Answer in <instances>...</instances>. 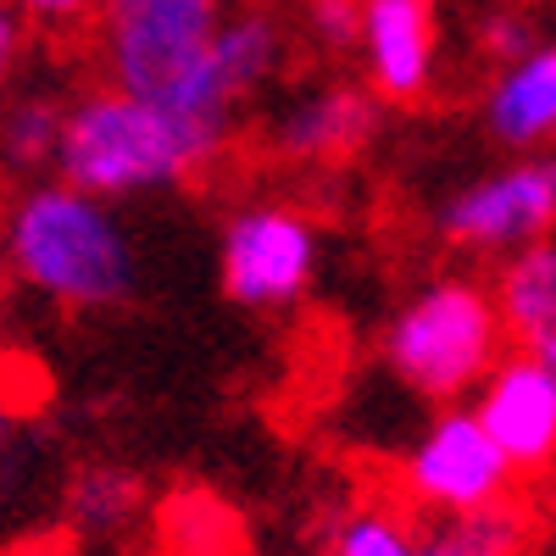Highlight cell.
I'll return each instance as SVG.
<instances>
[{"label": "cell", "instance_id": "6da1fadb", "mask_svg": "<svg viewBox=\"0 0 556 556\" xmlns=\"http://www.w3.org/2000/svg\"><path fill=\"white\" fill-rule=\"evenodd\" d=\"M223 117H190L156 106L146 96L128 89H96L67 106V128H62V151H56V173L62 184L101 201H123V195H146V190H173V184L201 178L223 146H228Z\"/></svg>", "mask_w": 556, "mask_h": 556}, {"label": "cell", "instance_id": "7a4b0ae2", "mask_svg": "<svg viewBox=\"0 0 556 556\" xmlns=\"http://www.w3.org/2000/svg\"><path fill=\"white\" fill-rule=\"evenodd\" d=\"M0 262L23 290L96 312L134 295V245L112 201L84 195L73 184H39L0 217Z\"/></svg>", "mask_w": 556, "mask_h": 556}, {"label": "cell", "instance_id": "3957f363", "mask_svg": "<svg viewBox=\"0 0 556 556\" xmlns=\"http://www.w3.org/2000/svg\"><path fill=\"white\" fill-rule=\"evenodd\" d=\"M223 0H101L96 39L112 89L146 96L190 117H235V101L212 73Z\"/></svg>", "mask_w": 556, "mask_h": 556}, {"label": "cell", "instance_id": "277c9868", "mask_svg": "<svg viewBox=\"0 0 556 556\" xmlns=\"http://www.w3.org/2000/svg\"><path fill=\"white\" fill-rule=\"evenodd\" d=\"M501 306L473 278H434L384 329V362L429 401H462L506 356Z\"/></svg>", "mask_w": 556, "mask_h": 556}, {"label": "cell", "instance_id": "5b68a950", "mask_svg": "<svg viewBox=\"0 0 556 556\" xmlns=\"http://www.w3.org/2000/svg\"><path fill=\"white\" fill-rule=\"evenodd\" d=\"M513 473L518 468L484 434L473 406L440 412L434 424L417 434V445L406 451V462H401L406 501L424 506V513H445V518H468V513H484V506L506 501Z\"/></svg>", "mask_w": 556, "mask_h": 556}, {"label": "cell", "instance_id": "8992f818", "mask_svg": "<svg viewBox=\"0 0 556 556\" xmlns=\"http://www.w3.org/2000/svg\"><path fill=\"white\" fill-rule=\"evenodd\" d=\"M317 273V223L285 201H251L223 228V290L251 312L295 306Z\"/></svg>", "mask_w": 556, "mask_h": 556}, {"label": "cell", "instance_id": "52a82bcc", "mask_svg": "<svg viewBox=\"0 0 556 556\" xmlns=\"http://www.w3.org/2000/svg\"><path fill=\"white\" fill-rule=\"evenodd\" d=\"M445 240L468 251L513 256L534 240H551L556 228V156H518L501 173L468 184L451 206L440 212Z\"/></svg>", "mask_w": 556, "mask_h": 556}, {"label": "cell", "instance_id": "ba28073f", "mask_svg": "<svg viewBox=\"0 0 556 556\" xmlns=\"http://www.w3.org/2000/svg\"><path fill=\"white\" fill-rule=\"evenodd\" d=\"M473 417L518 473H540L556 462V374L540 356H501L473 395Z\"/></svg>", "mask_w": 556, "mask_h": 556}, {"label": "cell", "instance_id": "9c48e42d", "mask_svg": "<svg viewBox=\"0 0 556 556\" xmlns=\"http://www.w3.org/2000/svg\"><path fill=\"white\" fill-rule=\"evenodd\" d=\"M362 67L367 89L379 101L412 106L434 89V62H440V34H434V7L429 0H362Z\"/></svg>", "mask_w": 556, "mask_h": 556}, {"label": "cell", "instance_id": "30bf717a", "mask_svg": "<svg viewBox=\"0 0 556 556\" xmlns=\"http://www.w3.org/2000/svg\"><path fill=\"white\" fill-rule=\"evenodd\" d=\"M379 128V96H362L351 84L301 96L273 123V151L290 162H345Z\"/></svg>", "mask_w": 556, "mask_h": 556}, {"label": "cell", "instance_id": "8fae6325", "mask_svg": "<svg viewBox=\"0 0 556 556\" xmlns=\"http://www.w3.org/2000/svg\"><path fill=\"white\" fill-rule=\"evenodd\" d=\"M484 123L501 146L540 151L556 139V39H540L529 56L506 62L484 89Z\"/></svg>", "mask_w": 556, "mask_h": 556}, {"label": "cell", "instance_id": "7c38bea8", "mask_svg": "<svg viewBox=\"0 0 556 556\" xmlns=\"http://www.w3.org/2000/svg\"><path fill=\"white\" fill-rule=\"evenodd\" d=\"M495 306L518 351H540L556 334V240H534L506 256Z\"/></svg>", "mask_w": 556, "mask_h": 556}, {"label": "cell", "instance_id": "4fadbf2b", "mask_svg": "<svg viewBox=\"0 0 556 556\" xmlns=\"http://www.w3.org/2000/svg\"><path fill=\"white\" fill-rule=\"evenodd\" d=\"M285 67V28L267 12H245V17H223L217 39H212V73L228 89V101H245Z\"/></svg>", "mask_w": 556, "mask_h": 556}, {"label": "cell", "instance_id": "5bb4252c", "mask_svg": "<svg viewBox=\"0 0 556 556\" xmlns=\"http://www.w3.org/2000/svg\"><path fill=\"white\" fill-rule=\"evenodd\" d=\"M67 106L51 96H23L0 112V167L7 173H34L45 162H56L62 151Z\"/></svg>", "mask_w": 556, "mask_h": 556}, {"label": "cell", "instance_id": "9a60e30c", "mask_svg": "<svg viewBox=\"0 0 556 556\" xmlns=\"http://www.w3.org/2000/svg\"><path fill=\"white\" fill-rule=\"evenodd\" d=\"M139 501H146V490H139V479L123 473V468H89V473L73 479V495H67L73 523L89 529V534L123 529V523L139 513Z\"/></svg>", "mask_w": 556, "mask_h": 556}, {"label": "cell", "instance_id": "2e32d148", "mask_svg": "<svg viewBox=\"0 0 556 556\" xmlns=\"http://www.w3.org/2000/svg\"><path fill=\"white\" fill-rule=\"evenodd\" d=\"M440 540L451 545V556H523V540H529V523L518 506H484V513H468V518H445Z\"/></svg>", "mask_w": 556, "mask_h": 556}, {"label": "cell", "instance_id": "e0dca14e", "mask_svg": "<svg viewBox=\"0 0 556 556\" xmlns=\"http://www.w3.org/2000/svg\"><path fill=\"white\" fill-rule=\"evenodd\" d=\"M424 540L412 534V523L390 506H362L334 529V551L329 556H417Z\"/></svg>", "mask_w": 556, "mask_h": 556}, {"label": "cell", "instance_id": "ac0fdd59", "mask_svg": "<svg viewBox=\"0 0 556 556\" xmlns=\"http://www.w3.org/2000/svg\"><path fill=\"white\" fill-rule=\"evenodd\" d=\"M306 28L323 51H356L362 39V0H312Z\"/></svg>", "mask_w": 556, "mask_h": 556}, {"label": "cell", "instance_id": "d6986e66", "mask_svg": "<svg viewBox=\"0 0 556 556\" xmlns=\"http://www.w3.org/2000/svg\"><path fill=\"white\" fill-rule=\"evenodd\" d=\"M534 45H540V39H534V23H529L523 12H513V7L490 12L484 28H479V51L495 56L501 67H506V62H518V56H529Z\"/></svg>", "mask_w": 556, "mask_h": 556}, {"label": "cell", "instance_id": "ffe728a7", "mask_svg": "<svg viewBox=\"0 0 556 556\" xmlns=\"http://www.w3.org/2000/svg\"><path fill=\"white\" fill-rule=\"evenodd\" d=\"M12 7H23V17H39V23H78L101 0H12Z\"/></svg>", "mask_w": 556, "mask_h": 556}, {"label": "cell", "instance_id": "44dd1931", "mask_svg": "<svg viewBox=\"0 0 556 556\" xmlns=\"http://www.w3.org/2000/svg\"><path fill=\"white\" fill-rule=\"evenodd\" d=\"M17 56H23V17L12 7H0V84L12 78Z\"/></svg>", "mask_w": 556, "mask_h": 556}, {"label": "cell", "instance_id": "7402d4cb", "mask_svg": "<svg viewBox=\"0 0 556 556\" xmlns=\"http://www.w3.org/2000/svg\"><path fill=\"white\" fill-rule=\"evenodd\" d=\"M7 451H12V412L0 401V468H7Z\"/></svg>", "mask_w": 556, "mask_h": 556}, {"label": "cell", "instance_id": "603a6c76", "mask_svg": "<svg viewBox=\"0 0 556 556\" xmlns=\"http://www.w3.org/2000/svg\"><path fill=\"white\" fill-rule=\"evenodd\" d=\"M529 356H540V362H545V367H551V374H556V334H551V340H545V345H540V351H529Z\"/></svg>", "mask_w": 556, "mask_h": 556}, {"label": "cell", "instance_id": "cb8c5ba5", "mask_svg": "<svg viewBox=\"0 0 556 556\" xmlns=\"http://www.w3.org/2000/svg\"><path fill=\"white\" fill-rule=\"evenodd\" d=\"M417 556H451V545H445V540H440V534H434V540H429V545H424V551H417Z\"/></svg>", "mask_w": 556, "mask_h": 556}]
</instances>
